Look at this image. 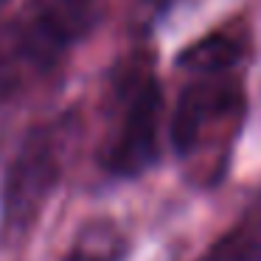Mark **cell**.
I'll list each match as a JSON object with an SVG mask.
<instances>
[{
	"mask_svg": "<svg viewBox=\"0 0 261 261\" xmlns=\"http://www.w3.org/2000/svg\"><path fill=\"white\" fill-rule=\"evenodd\" d=\"M163 118V93L152 73H141L124 87V113L101 152L104 169L118 177H135L158 160V132Z\"/></svg>",
	"mask_w": 261,
	"mask_h": 261,
	"instance_id": "6da1fadb",
	"label": "cell"
},
{
	"mask_svg": "<svg viewBox=\"0 0 261 261\" xmlns=\"http://www.w3.org/2000/svg\"><path fill=\"white\" fill-rule=\"evenodd\" d=\"M59 182V158L48 132L37 129L23 141L3 182V230L20 236L37 222Z\"/></svg>",
	"mask_w": 261,
	"mask_h": 261,
	"instance_id": "7a4b0ae2",
	"label": "cell"
},
{
	"mask_svg": "<svg viewBox=\"0 0 261 261\" xmlns=\"http://www.w3.org/2000/svg\"><path fill=\"white\" fill-rule=\"evenodd\" d=\"M244 96L233 73L197 76L177 98L171 115V143L177 154L188 158L205 143L211 126H225L242 115Z\"/></svg>",
	"mask_w": 261,
	"mask_h": 261,
	"instance_id": "3957f363",
	"label": "cell"
},
{
	"mask_svg": "<svg viewBox=\"0 0 261 261\" xmlns=\"http://www.w3.org/2000/svg\"><path fill=\"white\" fill-rule=\"evenodd\" d=\"M101 0H34V25L59 51L96 29Z\"/></svg>",
	"mask_w": 261,
	"mask_h": 261,
	"instance_id": "277c9868",
	"label": "cell"
},
{
	"mask_svg": "<svg viewBox=\"0 0 261 261\" xmlns=\"http://www.w3.org/2000/svg\"><path fill=\"white\" fill-rule=\"evenodd\" d=\"M244 57V40H239L236 34H211L205 40L194 42L191 48L180 54V68L191 70L197 76H219V73H233L239 62Z\"/></svg>",
	"mask_w": 261,
	"mask_h": 261,
	"instance_id": "5b68a950",
	"label": "cell"
},
{
	"mask_svg": "<svg viewBox=\"0 0 261 261\" xmlns=\"http://www.w3.org/2000/svg\"><path fill=\"white\" fill-rule=\"evenodd\" d=\"M126 253V239L110 219H96L76 233L65 261H121Z\"/></svg>",
	"mask_w": 261,
	"mask_h": 261,
	"instance_id": "8992f818",
	"label": "cell"
},
{
	"mask_svg": "<svg viewBox=\"0 0 261 261\" xmlns=\"http://www.w3.org/2000/svg\"><path fill=\"white\" fill-rule=\"evenodd\" d=\"M20 76H23V73H20L9 59L0 54V101H3V98H6L9 93L20 85Z\"/></svg>",
	"mask_w": 261,
	"mask_h": 261,
	"instance_id": "52a82bcc",
	"label": "cell"
},
{
	"mask_svg": "<svg viewBox=\"0 0 261 261\" xmlns=\"http://www.w3.org/2000/svg\"><path fill=\"white\" fill-rule=\"evenodd\" d=\"M211 261H247L239 250H214Z\"/></svg>",
	"mask_w": 261,
	"mask_h": 261,
	"instance_id": "ba28073f",
	"label": "cell"
},
{
	"mask_svg": "<svg viewBox=\"0 0 261 261\" xmlns=\"http://www.w3.org/2000/svg\"><path fill=\"white\" fill-rule=\"evenodd\" d=\"M6 3H9V0H0V6H6Z\"/></svg>",
	"mask_w": 261,
	"mask_h": 261,
	"instance_id": "9c48e42d",
	"label": "cell"
}]
</instances>
